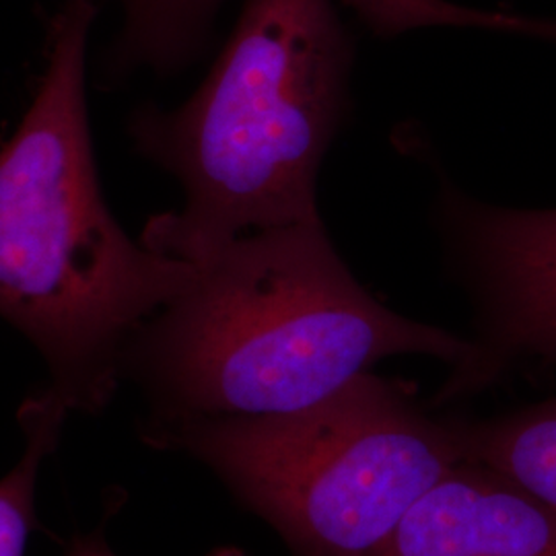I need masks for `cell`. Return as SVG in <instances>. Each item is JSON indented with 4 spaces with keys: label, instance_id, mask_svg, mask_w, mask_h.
I'll return each mask as SVG.
<instances>
[{
    "label": "cell",
    "instance_id": "obj_1",
    "mask_svg": "<svg viewBox=\"0 0 556 556\" xmlns=\"http://www.w3.org/2000/svg\"><path fill=\"white\" fill-rule=\"evenodd\" d=\"M475 342L374 298L324 219L262 229L194 262L190 282L132 338L124 378L155 417L285 415L337 394L379 361L464 369Z\"/></svg>",
    "mask_w": 556,
    "mask_h": 556
},
{
    "label": "cell",
    "instance_id": "obj_2",
    "mask_svg": "<svg viewBox=\"0 0 556 556\" xmlns=\"http://www.w3.org/2000/svg\"><path fill=\"white\" fill-rule=\"evenodd\" d=\"M93 20V0L52 17L36 96L0 147V318L38 349L43 392L91 415L116 394L132 338L194 275L130 239L103 199L85 89Z\"/></svg>",
    "mask_w": 556,
    "mask_h": 556
},
{
    "label": "cell",
    "instance_id": "obj_3",
    "mask_svg": "<svg viewBox=\"0 0 556 556\" xmlns=\"http://www.w3.org/2000/svg\"><path fill=\"white\" fill-rule=\"evenodd\" d=\"M340 0H241L236 27L178 108H142L140 153L181 188L142 243L200 262L233 239L321 220V165L353 112L355 40Z\"/></svg>",
    "mask_w": 556,
    "mask_h": 556
},
{
    "label": "cell",
    "instance_id": "obj_4",
    "mask_svg": "<svg viewBox=\"0 0 556 556\" xmlns=\"http://www.w3.org/2000/svg\"><path fill=\"white\" fill-rule=\"evenodd\" d=\"M144 439L206 464L295 556L376 555L466 459L454 420L374 371L295 413L151 418Z\"/></svg>",
    "mask_w": 556,
    "mask_h": 556
},
{
    "label": "cell",
    "instance_id": "obj_5",
    "mask_svg": "<svg viewBox=\"0 0 556 556\" xmlns=\"http://www.w3.org/2000/svg\"><path fill=\"white\" fill-rule=\"evenodd\" d=\"M429 211L443 268L475 314L477 355L445 394H477L521 358L556 361V206L493 204L438 169Z\"/></svg>",
    "mask_w": 556,
    "mask_h": 556
},
{
    "label": "cell",
    "instance_id": "obj_6",
    "mask_svg": "<svg viewBox=\"0 0 556 556\" xmlns=\"http://www.w3.org/2000/svg\"><path fill=\"white\" fill-rule=\"evenodd\" d=\"M374 556H556V511L464 459L418 498Z\"/></svg>",
    "mask_w": 556,
    "mask_h": 556
},
{
    "label": "cell",
    "instance_id": "obj_7",
    "mask_svg": "<svg viewBox=\"0 0 556 556\" xmlns=\"http://www.w3.org/2000/svg\"><path fill=\"white\" fill-rule=\"evenodd\" d=\"M466 459L517 482L556 511V396L501 417L454 420Z\"/></svg>",
    "mask_w": 556,
    "mask_h": 556
},
{
    "label": "cell",
    "instance_id": "obj_8",
    "mask_svg": "<svg viewBox=\"0 0 556 556\" xmlns=\"http://www.w3.org/2000/svg\"><path fill=\"white\" fill-rule=\"evenodd\" d=\"M225 0H118V62L172 75L204 52Z\"/></svg>",
    "mask_w": 556,
    "mask_h": 556
},
{
    "label": "cell",
    "instance_id": "obj_9",
    "mask_svg": "<svg viewBox=\"0 0 556 556\" xmlns=\"http://www.w3.org/2000/svg\"><path fill=\"white\" fill-rule=\"evenodd\" d=\"M68 410L43 390L21 404L17 418L25 450L17 466L0 478V556H25L29 536L38 528L36 491L41 464L56 452Z\"/></svg>",
    "mask_w": 556,
    "mask_h": 556
},
{
    "label": "cell",
    "instance_id": "obj_10",
    "mask_svg": "<svg viewBox=\"0 0 556 556\" xmlns=\"http://www.w3.org/2000/svg\"><path fill=\"white\" fill-rule=\"evenodd\" d=\"M64 556H116L112 551H110V546H108V542H105V538H103V528L100 530H93V532H89V534H80V536L75 538L71 544H68V548H66V555ZM211 556H248L243 551H239V548H233V546H225V548H219V551H215Z\"/></svg>",
    "mask_w": 556,
    "mask_h": 556
}]
</instances>
